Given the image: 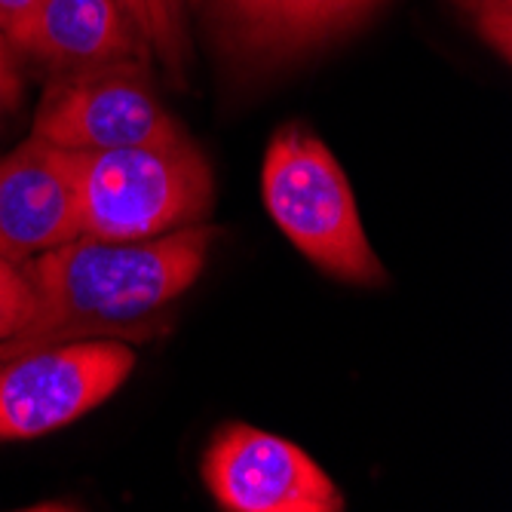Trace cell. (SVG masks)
<instances>
[{"instance_id":"cell-11","label":"cell","mask_w":512,"mask_h":512,"mask_svg":"<svg viewBox=\"0 0 512 512\" xmlns=\"http://www.w3.org/2000/svg\"><path fill=\"white\" fill-rule=\"evenodd\" d=\"M34 310V289L22 264L0 258V341L13 338Z\"/></svg>"},{"instance_id":"cell-6","label":"cell","mask_w":512,"mask_h":512,"mask_svg":"<svg viewBox=\"0 0 512 512\" xmlns=\"http://www.w3.org/2000/svg\"><path fill=\"white\" fill-rule=\"evenodd\" d=\"M203 482L227 512H341L344 494L295 442L230 424L203 457Z\"/></svg>"},{"instance_id":"cell-8","label":"cell","mask_w":512,"mask_h":512,"mask_svg":"<svg viewBox=\"0 0 512 512\" xmlns=\"http://www.w3.org/2000/svg\"><path fill=\"white\" fill-rule=\"evenodd\" d=\"M13 50L28 53L59 74L96 65L151 59L117 0H37L34 10L7 31Z\"/></svg>"},{"instance_id":"cell-2","label":"cell","mask_w":512,"mask_h":512,"mask_svg":"<svg viewBox=\"0 0 512 512\" xmlns=\"http://www.w3.org/2000/svg\"><path fill=\"white\" fill-rule=\"evenodd\" d=\"M80 237L151 240L203 224L215 203V178L188 135L160 145L68 151Z\"/></svg>"},{"instance_id":"cell-7","label":"cell","mask_w":512,"mask_h":512,"mask_svg":"<svg viewBox=\"0 0 512 512\" xmlns=\"http://www.w3.org/2000/svg\"><path fill=\"white\" fill-rule=\"evenodd\" d=\"M80 237L68 151L31 135L0 160V258L28 261Z\"/></svg>"},{"instance_id":"cell-10","label":"cell","mask_w":512,"mask_h":512,"mask_svg":"<svg viewBox=\"0 0 512 512\" xmlns=\"http://www.w3.org/2000/svg\"><path fill=\"white\" fill-rule=\"evenodd\" d=\"M148 4V43L169 74L184 80V53H188V28H184V0H145Z\"/></svg>"},{"instance_id":"cell-5","label":"cell","mask_w":512,"mask_h":512,"mask_svg":"<svg viewBox=\"0 0 512 512\" xmlns=\"http://www.w3.org/2000/svg\"><path fill=\"white\" fill-rule=\"evenodd\" d=\"M31 135L62 151H114L160 145L184 135L160 105L145 59L65 71L50 83Z\"/></svg>"},{"instance_id":"cell-9","label":"cell","mask_w":512,"mask_h":512,"mask_svg":"<svg viewBox=\"0 0 512 512\" xmlns=\"http://www.w3.org/2000/svg\"><path fill=\"white\" fill-rule=\"evenodd\" d=\"M203 4L234 50L279 59L350 28L378 0H203Z\"/></svg>"},{"instance_id":"cell-12","label":"cell","mask_w":512,"mask_h":512,"mask_svg":"<svg viewBox=\"0 0 512 512\" xmlns=\"http://www.w3.org/2000/svg\"><path fill=\"white\" fill-rule=\"evenodd\" d=\"M470 16L473 28L491 43L494 50L509 59L512 50V0H454Z\"/></svg>"},{"instance_id":"cell-14","label":"cell","mask_w":512,"mask_h":512,"mask_svg":"<svg viewBox=\"0 0 512 512\" xmlns=\"http://www.w3.org/2000/svg\"><path fill=\"white\" fill-rule=\"evenodd\" d=\"M34 4L37 0H0V34L7 37V31L19 25L34 10Z\"/></svg>"},{"instance_id":"cell-1","label":"cell","mask_w":512,"mask_h":512,"mask_svg":"<svg viewBox=\"0 0 512 512\" xmlns=\"http://www.w3.org/2000/svg\"><path fill=\"white\" fill-rule=\"evenodd\" d=\"M215 227L191 224L151 240L77 237L22 261L34 310L0 341V359L68 341H145L206 267Z\"/></svg>"},{"instance_id":"cell-15","label":"cell","mask_w":512,"mask_h":512,"mask_svg":"<svg viewBox=\"0 0 512 512\" xmlns=\"http://www.w3.org/2000/svg\"><path fill=\"white\" fill-rule=\"evenodd\" d=\"M117 7L123 10V16L129 19V25L145 37L148 43V4L145 0H117ZM151 46V43H148Z\"/></svg>"},{"instance_id":"cell-3","label":"cell","mask_w":512,"mask_h":512,"mask_svg":"<svg viewBox=\"0 0 512 512\" xmlns=\"http://www.w3.org/2000/svg\"><path fill=\"white\" fill-rule=\"evenodd\" d=\"M261 194L276 227L319 270L359 286L387 279L362 230L341 163L310 129L292 123L273 135L264 154Z\"/></svg>"},{"instance_id":"cell-13","label":"cell","mask_w":512,"mask_h":512,"mask_svg":"<svg viewBox=\"0 0 512 512\" xmlns=\"http://www.w3.org/2000/svg\"><path fill=\"white\" fill-rule=\"evenodd\" d=\"M19 96H22V74L16 68V50L0 34V117L19 105Z\"/></svg>"},{"instance_id":"cell-4","label":"cell","mask_w":512,"mask_h":512,"mask_svg":"<svg viewBox=\"0 0 512 512\" xmlns=\"http://www.w3.org/2000/svg\"><path fill=\"white\" fill-rule=\"evenodd\" d=\"M135 368L126 341H68L0 359V442L56 433L111 399Z\"/></svg>"}]
</instances>
